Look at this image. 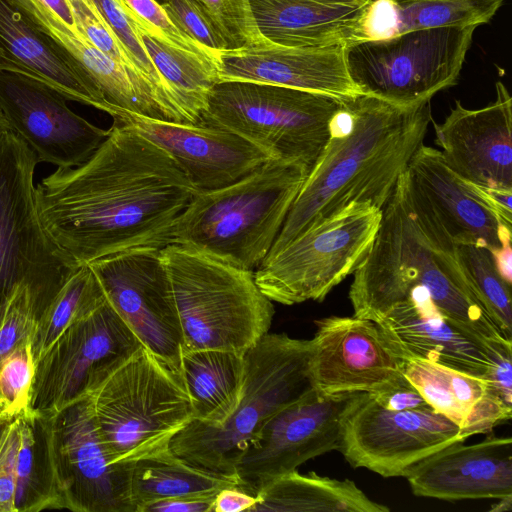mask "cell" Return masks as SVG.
I'll list each match as a JSON object with an SVG mask.
<instances>
[{
	"mask_svg": "<svg viewBox=\"0 0 512 512\" xmlns=\"http://www.w3.org/2000/svg\"><path fill=\"white\" fill-rule=\"evenodd\" d=\"M34 193L48 235L83 265L130 249L164 248L198 191L164 150L113 121L86 162L57 168Z\"/></svg>",
	"mask_w": 512,
	"mask_h": 512,
	"instance_id": "obj_1",
	"label": "cell"
},
{
	"mask_svg": "<svg viewBox=\"0 0 512 512\" xmlns=\"http://www.w3.org/2000/svg\"><path fill=\"white\" fill-rule=\"evenodd\" d=\"M430 101L402 107L365 94L341 98L327 143L266 258L350 204L382 209L424 144L433 120Z\"/></svg>",
	"mask_w": 512,
	"mask_h": 512,
	"instance_id": "obj_2",
	"label": "cell"
},
{
	"mask_svg": "<svg viewBox=\"0 0 512 512\" xmlns=\"http://www.w3.org/2000/svg\"><path fill=\"white\" fill-rule=\"evenodd\" d=\"M353 275L349 300L355 317L373 321L424 289L453 324L487 342L512 341L473 297L456 248L441 245L421 227L407 170L382 208L374 241Z\"/></svg>",
	"mask_w": 512,
	"mask_h": 512,
	"instance_id": "obj_3",
	"label": "cell"
},
{
	"mask_svg": "<svg viewBox=\"0 0 512 512\" xmlns=\"http://www.w3.org/2000/svg\"><path fill=\"white\" fill-rule=\"evenodd\" d=\"M309 168L272 158L220 189L198 192L171 227L178 245L254 271L269 254Z\"/></svg>",
	"mask_w": 512,
	"mask_h": 512,
	"instance_id": "obj_4",
	"label": "cell"
},
{
	"mask_svg": "<svg viewBox=\"0 0 512 512\" xmlns=\"http://www.w3.org/2000/svg\"><path fill=\"white\" fill-rule=\"evenodd\" d=\"M311 349V339L265 334L244 354L242 394L232 415L219 425L193 419L172 439L170 450L195 467L237 482L236 461L263 424L312 388Z\"/></svg>",
	"mask_w": 512,
	"mask_h": 512,
	"instance_id": "obj_5",
	"label": "cell"
},
{
	"mask_svg": "<svg viewBox=\"0 0 512 512\" xmlns=\"http://www.w3.org/2000/svg\"><path fill=\"white\" fill-rule=\"evenodd\" d=\"M180 320L183 351L223 350L244 355L269 332L272 301L254 271L178 246L161 249Z\"/></svg>",
	"mask_w": 512,
	"mask_h": 512,
	"instance_id": "obj_6",
	"label": "cell"
},
{
	"mask_svg": "<svg viewBox=\"0 0 512 512\" xmlns=\"http://www.w3.org/2000/svg\"><path fill=\"white\" fill-rule=\"evenodd\" d=\"M102 443L114 462H135L170 450L194 419L181 377L143 346L89 395Z\"/></svg>",
	"mask_w": 512,
	"mask_h": 512,
	"instance_id": "obj_7",
	"label": "cell"
},
{
	"mask_svg": "<svg viewBox=\"0 0 512 512\" xmlns=\"http://www.w3.org/2000/svg\"><path fill=\"white\" fill-rule=\"evenodd\" d=\"M39 160L12 131L0 136V319L20 286L28 287L38 319L80 266L51 239L35 202Z\"/></svg>",
	"mask_w": 512,
	"mask_h": 512,
	"instance_id": "obj_8",
	"label": "cell"
},
{
	"mask_svg": "<svg viewBox=\"0 0 512 512\" xmlns=\"http://www.w3.org/2000/svg\"><path fill=\"white\" fill-rule=\"evenodd\" d=\"M341 98L242 80H219L199 123L229 129L274 158L312 168L329 138Z\"/></svg>",
	"mask_w": 512,
	"mask_h": 512,
	"instance_id": "obj_9",
	"label": "cell"
},
{
	"mask_svg": "<svg viewBox=\"0 0 512 512\" xmlns=\"http://www.w3.org/2000/svg\"><path fill=\"white\" fill-rule=\"evenodd\" d=\"M476 26L410 31L345 46L348 74L361 94L409 107L457 83Z\"/></svg>",
	"mask_w": 512,
	"mask_h": 512,
	"instance_id": "obj_10",
	"label": "cell"
},
{
	"mask_svg": "<svg viewBox=\"0 0 512 512\" xmlns=\"http://www.w3.org/2000/svg\"><path fill=\"white\" fill-rule=\"evenodd\" d=\"M381 217L382 209L370 204L346 206L266 258L254 271L256 284L283 305L323 301L361 264Z\"/></svg>",
	"mask_w": 512,
	"mask_h": 512,
	"instance_id": "obj_11",
	"label": "cell"
},
{
	"mask_svg": "<svg viewBox=\"0 0 512 512\" xmlns=\"http://www.w3.org/2000/svg\"><path fill=\"white\" fill-rule=\"evenodd\" d=\"M142 344L106 299L73 323L35 364L28 409L45 416L87 397Z\"/></svg>",
	"mask_w": 512,
	"mask_h": 512,
	"instance_id": "obj_12",
	"label": "cell"
},
{
	"mask_svg": "<svg viewBox=\"0 0 512 512\" xmlns=\"http://www.w3.org/2000/svg\"><path fill=\"white\" fill-rule=\"evenodd\" d=\"M468 437L432 408L394 411L369 393L353 394L341 418L338 451L353 468L405 477L421 460Z\"/></svg>",
	"mask_w": 512,
	"mask_h": 512,
	"instance_id": "obj_13",
	"label": "cell"
},
{
	"mask_svg": "<svg viewBox=\"0 0 512 512\" xmlns=\"http://www.w3.org/2000/svg\"><path fill=\"white\" fill-rule=\"evenodd\" d=\"M88 265L142 346L180 375L183 336L161 249H130Z\"/></svg>",
	"mask_w": 512,
	"mask_h": 512,
	"instance_id": "obj_14",
	"label": "cell"
},
{
	"mask_svg": "<svg viewBox=\"0 0 512 512\" xmlns=\"http://www.w3.org/2000/svg\"><path fill=\"white\" fill-rule=\"evenodd\" d=\"M49 419L60 509L135 512L131 498L133 462L112 461L96 428L89 396Z\"/></svg>",
	"mask_w": 512,
	"mask_h": 512,
	"instance_id": "obj_15",
	"label": "cell"
},
{
	"mask_svg": "<svg viewBox=\"0 0 512 512\" xmlns=\"http://www.w3.org/2000/svg\"><path fill=\"white\" fill-rule=\"evenodd\" d=\"M352 395L323 396L310 388L274 413L236 461L238 487L256 495L306 461L338 450L342 414Z\"/></svg>",
	"mask_w": 512,
	"mask_h": 512,
	"instance_id": "obj_16",
	"label": "cell"
},
{
	"mask_svg": "<svg viewBox=\"0 0 512 512\" xmlns=\"http://www.w3.org/2000/svg\"><path fill=\"white\" fill-rule=\"evenodd\" d=\"M308 361L311 387L323 396L375 393L397 382L404 359L376 322L355 316L315 321Z\"/></svg>",
	"mask_w": 512,
	"mask_h": 512,
	"instance_id": "obj_17",
	"label": "cell"
},
{
	"mask_svg": "<svg viewBox=\"0 0 512 512\" xmlns=\"http://www.w3.org/2000/svg\"><path fill=\"white\" fill-rule=\"evenodd\" d=\"M56 90L26 77L0 72V110L39 162L72 168L86 162L109 134L73 112Z\"/></svg>",
	"mask_w": 512,
	"mask_h": 512,
	"instance_id": "obj_18",
	"label": "cell"
},
{
	"mask_svg": "<svg viewBox=\"0 0 512 512\" xmlns=\"http://www.w3.org/2000/svg\"><path fill=\"white\" fill-rule=\"evenodd\" d=\"M109 115L170 155L198 192L235 183L274 158L223 127L158 120L119 108H113Z\"/></svg>",
	"mask_w": 512,
	"mask_h": 512,
	"instance_id": "obj_19",
	"label": "cell"
},
{
	"mask_svg": "<svg viewBox=\"0 0 512 512\" xmlns=\"http://www.w3.org/2000/svg\"><path fill=\"white\" fill-rule=\"evenodd\" d=\"M490 104L469 109L455 101L444 121L433 122L436 144L447 166L464 181L512 189V98L495 84Z\"/></svg>",
	"mask_w": 512,
	"mask_h": 512,
	"instance_id": "obj_20",
	"label": "cell"
},
{
	"mask_svg": "<svg viewBox=\"0 0 512 512\" xmlns=\"http://www.w3.org/2000/svg\"><path fill=\"white\" fill-rule=\"evenodd\" d=\"M407 175L415 204L456 246L475 245L492 253L511 243L512 226L447 166L440 150L422 144Z\"/></svg>",
	"mask_w": 512,
	"mask_h": 512,
	"instance_id": "obj_21",
	"label": "cell"
},
{
	"mask_svg": "<svg viewBox=\"0 0 512 512\" xmlns=\"http://www.w3.org/2000/svg\"><path fill=\"white\" fill-rule=\"evenodd\" d=\"M419 497L447 501L512 496V439L488 436L453 443L417 463L405 476Z\"/></svg>",
	"mask_w": 512,
	"mask_h": 512,
	"instance_id": "obj_22",
	"label": "cell"
},
{
	"mask_svg": "<svg viewBox=\"0 0 512 512\" xmlns=\"http://www.w3.org/2000/svg\"><path fill=\"white\" fill-rule=\"evenodd\" d=\"M218 63L220 80L280 85L338 98L361 94L348 74L341 45L293 48L264 43L222 50Z\"/></svg>",
	"mask_w": 512,
	"mask_h": 512,
	"instance_id": "obj_23",
	"label": "cell"
},
{
	"mask_svg": "<svg viewBox=\"0 0 512 512\" xmlns=\"http://www.w3.org/2000/svg\"><path fill=\"white\" fill-rule=\"evenodd\" d=\"M373 321L404 360H425L480 377L491 365L495 342L453 324L431 300H407Z\"/></svg>",
	"mask_w": 512,
	"mask_h": 512,
	"instance_id": "obj_24",
	"label": "cell"
},
{
	"mask_svg": "<svg viewBox=\"0 0 512 512\" xmlns=\"http://www.w3.org/2000/svg\"><path fill=\"white\" fill-rule=\"evenodd\" d=\"M13 1L38 31L84 68L112 108L148 118L186 123L147 80L104 54L38 0Z\"/></svg>",
	"mask_w": 512,
	"mask_h": 512,
	"instance_id": "obj_25",
	"label": "cell"
},
{
	"mask_svg": "<svg viewBox=\"0 0 512 512\" xmlns=\"http://www.w3.org/2000/svg\"><path fill=\"white\" fill-rule=\"evenodd\" d=\"M0 72L40 82L106 113L112 108L84 68L38 31L13 0H0Z\"/></svg>",
	"mask_w": 512,
	"mask_h": 512,
	"instance_id": "obj_26",
	"label": "cell"
},
{
	"mask_svg": "<svg viewBox=\"0 0 512 512\" xmlns=\"http://www.w3.org/2000/svg\"><path fill=\"white\" fill-rule=\"evenodd\" d=\"M269 44L293 48L346 46L369 0H248Z\"/></svg>",
	"mask_w": 512,
	"mask_h": 512,
	"instance_id": "obj_27",
	"label": "cell"
},
{
	"mask_svg": "<svg viewBox=\"0 0 512 512\" xmlns=\"http://www.w3.org/2000/svg\"><path fill=\"white\" fill-rule=\"evenodd\" d=\"M402 371L430 407L457 424L467 437L491 433L511 419L512 408L488 392L484 377L419 359L404 360Z\"/></svg>",
	"mask_w": 512,
	"mask_h": 512,
	"instance_id": "obj_28",
	"label": "cell"
},
{
	"mask_svg": "<svg viewBox=\"0 0 512 512\" xmlns=\"http://www.w3.org/2000/svg\"><path fill=\"white\" fill-rule=\"evenodd\" d=\"M503 3L504 0H369L347 45L423 29L478 27L488 23Z\"/></svg>",
	"mask_w": 512,
	"mask_h": 512,
	"instance_id": "obj_29",
	"label": "cell"
},
{
	"mask_svg": "<svg viewBox=\"0 0 512 512\" xmlns=\"http://www.w3.org/2000/svg\"><path fill=\"white\" fill-rule=\"evenodd\" d=\"M245 374L244 355L223 350L183 351L180 377L194 419L219 425L236 409Z\"/></svg>",
	"mask_w": 512,
	"mask_h": 512,
	"instance_id": "obj_30",
	"label": "cell"
},
{
	"mask_svg": "<svg viewBox=\"0 0 512 512\" xmlns=\"http://www.w3.org/2000/svg\"><path fill=\"white\" fill-rule=\"evenodd\" d=\"M250 512H388L371 500L355 482L317 475L284 474L259 491Z\"/></svg>",
	"mask_w": 512,
	"mask_h": 512,
	"instance_id": "obj_31",
	"label": "cell"
},
{
	"mask_svg": "<svg viewBox=\"0 0 512 512\" xmlns=\"http://www.w3.org/2000/svg\"><path fill=\"white\" fill-rule=\"evenodd\" d=\"M129 18L187 123H199L209 93L220 80L218 60L175 47L141 20Z\"/></svg>",
	"mask_w": 512,
	"mask_h": 512,
	"instance_id": "obj_32",
	"label": "cell"
},
{
	"mask_svg": "<svg viewBox=\"0 0 512 512\" xmlns=\"http://www.w3.org/2000/svg\"><path fill=\"white\" fill-rule=\"evenodd\" d=\"M15 512L60 509L51 457L50 419L30 409L19 414Z\"/></svg>",
	"mask_w": 512,
	"mask_h": 512,
	"instance_id": "obj_33",
	"label": "cell"
},
{
	"mask_svg": "<svg viewBox=\"0 0 512 512\" xmlns=\"http://www.w3.org/2000/svg\"><path fill=\"white\" fill-rule=\"evenodd\" d=\"M232 485L237 482L195 467L169 451L133 462L131 498L138 512L141 506L152 501L215 494Z\"/></svg>",
	"mask_w": 512,
	"mask_h": 512,
	"instance_id": "obj_34",
	"label": "cell"
},
{
	"mask_svg": "<svg viewBox=\"0 0 512 512\" xmlns=\"http://www.w3.org/2000/svg\"><path fill=\"white\" fill-rule=\"evenodd\" d=\"M105 300L104 291L91 267L80 265L37 321L31 341L35 364L67 328Z\"/></svg>",
	"mask_w": 512,
	"mask_h": 512,
	"instance_id": "obj_35",
	"label": "cell"
},
{
	"mask_svg": "<svg viewBox=\"0 0 512 512\" xmlns=\"http://www.w3.org/2000/svg\"><path fill=\"white\" fill-rule=\"evenodd\" d=\"M456 257L475 300L512 340L511 285L500 276L491 253L475 245H458Z\"/></svg>",
	"mask_w": 512,
	"mask_h": 512,
	"instance_id": "obj_36",
	"label": "cell"
},
{
	"mask_svg": "<svg viewBox=\"0 0 512 512\" xmlns=\"http://www.w3.org/2000/svg\"><path fill=\"white\" fill-rule=\"evenodd\" d=\"M188 1L206 18L225 50H241L266 43L255 25L248 0Z\"/></svg>",
	"mask_w": 512,
	"mask_h": 512,
	"instance_id": "obj_37",
	"label": "cell"
},
{
	"mask_svg": "<svg viewBox=\"0 0 512 512\" xmlns=\"http://www.w3.org/2000/svg\"><path fill=\"white\" fill-rule=\"evenodd\" d=\"M93 1L138 73L153 86L157 93L168 104L174 107L182 115L175 102L173 101L160 74L152 63L136 28L134 27L126 12L121 7L119 1ZM184 120L186 121L185 118Z\"/></svg>",
	"mask_w": 512,
	"mask_h": 512,
	"instance_id": "obj_38",
	"label": "cell"
},
{
	"mask_svg": "<svg viewBox=\"0 0 512 512\" xmlns=\"http://www.w3.org/2000/svg\"><path fill=\"white\" fill-rule=\"evenodd\" d=\"M34 372L31 341L0 360V415L17 416L28 409Z\"/></svg>",
	"mask_w": 512,
	"mask_h": 512,
	"instance_id": "obj_39",
	"label": "cell"
},
{
	"mask_svg": "<svg viewBox=\"0 0 512 512\" xmlns=\"http://www.w3.org/2000/svg\"><path fill=\"white\" fill-rule=\"evenodd\" d=\"M38 317L27 286L12 294L0 319V360L20 345L32 341Z\"/></svg>",
	"mask_w": 512,
	"mask_h": 512,
	"instance_id": "obj_40",
	"label": "cell"
},
{
	"mask_svg": "<svg viewBox=\"0 0 512 512\" xmlns=\"http://www.w3.org/2000/svg\"><path fill=\"white\" fill-rule=\"evenodd\" d=\"M126 14L144 22L147 27L169 44L214 59L205 48L182 33L155 0H118ZM218 60V59H217Z\"/></svg>",
	"mask_w": 512,
	"mask_h": 512,
	"instance_id": "obj_41",
	"label": "cell"
},
{
	"mask_svg": "<svg viewBox=\"0 0 512 512\" xmlns=\"http://www.w3.org/2000/svg\"><path fill=\"white\" fill-rule=\"evenodd\" d=\"M171 22L186 36L218 59L225 46L201 12L188 0H165L160 4Z\"/></svg>",
	"mask_w": 512,
	"mask_h": 512,
	"instance_id": "obj_42",
	"label": "cell"
},
{
	"mask_svg": "<svg viewBox=\"0 0 512 512\" xmlns=\"http://www.w3.org/2000/svg\"><path fill=\"white\" fill-rule=\"evenodd\" d=\"M19 445L20 425L17 415L10 423L0 446V512H15V462Z\"/></svg>",
	"mask_w": 512,
	"mask_h": 512,
	"instance_id": "obj_43",
	"label": "cell"
},
{
	"mask_svg": "<svg viewBox=\"0 0 512 512\" xmlns=\"http://www.w3.org/2000/svg\"><path fill=\"white\" fill-rule=\"evenodd\" d=\"M512 341L495 342L491 346V365L484 375L488 392L512 408Z\"/></svg>",
	"mask_w": 512,
	"mask_h": 512,
	"instance_id": "obj_44",
	"label": "cell"
},
{
	"mask_svg": "<svg viewBox=\"0 0 512 512\" xmlns=\"http://www.w3.org/2000/svg\"><path fill=\"white\" fill-rule=\"evenodd\" d=\"M370 396L383 408L408 411L431 408L417 388L404 376Z\"/></svg>",
	"mask_w": 512,
	"mask_h": 512,
	"instance_id": "obj_45",
	"label": "cell"
},
{
	"mask_svg": "<svg viewBox=\"0 0 512 512\" xmlns=\"http://www.w3.org/2000/svg\"><path fill=\"white\" fill-rule=\"evenodd\" d=\"M215 494L180 496L149 502L138 512H213Z\"/></svg>",
	"mask_w": 512,
	"mask_h": 512,
	"instance_id": "obj_46",
	"label": "cell"
},
{
	"mask_svg": "<svg viewBox=\"0 0 512 512\" xmlns=\"http://www.w3.org/2000/svg\"><path fill=\"white\" fill-rule=\"evenodd\" d=\"M467 183L503 222L512 226V189L490 188L470 182Z\"/></svg>",
	"mask_w": 512,
	"mask_h": 512,
	"instance_id": "obj_47",
	"label": "cell"
},
{
	"mask_svg": "<svg viewBox=\"0 0 512 512\" xmlns=\"http://www.w3.org/2000/svg\"><path fill=\"white\" fill-rule=\"evenodd\" d=\"M257 502L256 495L244 491L237 485H232L216 493L213 512H250Z\"/></svg>",
	"mask_w": 512,
	"mask_h": 512,
	"instance_id": "obj_48",
	"label": "cell"
},
{
	"mask_svg": "<svg viewBox=\"0 0 512 512\" xmlns=\"http://www.w3.org/2000/svg\"><path fill=\"white\" fill-rule=\"evenodd\" d=\"M497 271L500 276L509 285L512 284V249L511 243L502 245L499 249L491 253Z\"/></svg>",
	"mask_w": 512,
	"mask_h": 512,
	"instance_id": "obj_49",
	"label": "cell"
},
{
	"mask_svg": "<svg viewBox=\"0 0 512 512\" xmlns=\"http://www.w3.org/2000/svg\"><path fill=\"white\" fill-rule=\"evenodd\" d=\"M498 503L490 508V511L504 512L512 509V496L497 499Z\"/></svg>",
	"mask_w": 512,
	"mask_h": 512,
	"instance_id": "obj_50",
	"label": "cell"
},
{
	"mask_svg": "<svg viewBox=\"0 0 512 512\" xmlns=\"http://www.w3.org/2000/svg\"><path fill=\"white\" fill-rule=\"evenodd\" d=\"M15 417L16 416L0 415V446L10 423Z\"/></svg>",
	"mask_w": 512,
	"mask_h": 512,
	"instance_id": "obj_51",
	"label": "cell"
},
{
	"mask_svg": "<svg viewBox=\"0 0 512 512\" xmlns=\"http://www.w3.org/2000/svg\"><path fill=\"white\" fill-rule=\"evenodd\" d=\"M7 131H11V130H10L7 120L5 119L2 111L0 110V136Z\"/></svg>",
	"mask_w": 512,
	"mask_h": 512,
	"instance_id": "obj_52",
	"label": "cell"
},
{
	"mask_svg": "<svg viewBox=\"0 0 512 512\" xmlns=\"http://www.w3.org/2000/svg\"><path fill=\"white\" fill-rule=\"evenodd\" d=\"M156 2H158L159 4H162L165 0H155Z\"/></svg>",
	"mask_w": 512,
	"mask_h": 512,
	"instance_id": "obj_53",
	"label": "cell"
}]
</instances>
